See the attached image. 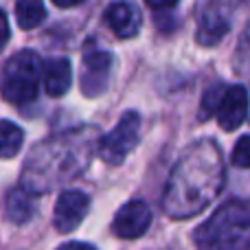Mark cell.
<instances>
[{
  "label": "cell",
  "mask_w": 250,
  "mask_h": 250,
  "mask_svg": "<svg viewBox=\"0 0 250 250\" xmlns=\"http://www.w3.org/2000/svg\"><path fill=\"white\" fill-rule=\"evenodd\" d=\"M224 158L220 145L200 141L176 163L165 187L163 208L173 220L198 215L220 195L224 187Z\"/></svg>",
  "instance_id": "obj_1"
},
{
  "label": "cell",
  "mask_w": 250,
  "mask_h": 250,
  "mask_svg": "<svg viewBox=\"0 0 250 250\" xmlns=\"http://www.w3.org/2000/svg\"><path fill=\"white\" fill-rule=\"evenodd\" d=\"M92 147L95 134L86 127L48 138L26 158L22 187L33 193H46L53 187L79 176L88 167Z\"/></svg>",
  "instance_id": "obj_2"
},
{
  "label": "cell",
  "mask_w": 250,
  "mask_h": 250,
  "mask_svg": "<svg viewBox=\"0 0 250 250\" xmlns=\"http://www.w3.org/2000/svg\"><path fill=\"white\" fill-rule=\"evenodd\" d=\"M198 250H250V202L230 200L195 229Z\"/></svg>",
  "instance_id": "obj_3"
},
{
  "label": "cell",
  "mask_w": 250,
  "mask_h": 250,
  "mask_svg": "<svg viewBox=\"0 0 250 250\" xmlns=\"http://www.w3.org/2000/svg\"><path fill=\"white\" fill-rule=\"evenodd\" d=\"M44 77V64L33 51H20L4 64L0 90L9 104L24 105L38 97L40 82Z\"/></svg>",
  "instance_id": "obj_4"
},
{
  "label": "cell",
  "mask_w": 250,
  "mask_h": 250,
  "mask_svg": "<svg viewBox=\"0 0 250 250\" xmlns=\"http://www.w3.org/2000/svg\"><path fill=\"white\" fill-rule=\"evenodd\" d=\"M138 136H141V117H138V112L129 110L119 119L112 132L99 138V143H97L99 156L108 165H121L129 156V151L136 147Z\"/></svg>",
  "instance_id": "obj_5"
},
{
  "label": "cell",
  "mask_w": 250,
  "mask_h": 250,
  "mask_svg": "<svg viewBox=\"0 0 250 250\" xmlns=\"http://www.w3.org/2000/svg\"><path fill=\"white\" fill-rule=\"evenodd\" d=\"M151 226V208L143 200H132L117 211L112 222V233L121 239H136Z\"/></svg>",
  "instance_id": "obj_6"
},
{
  "label": "cell",
  "mask_w": 250,
  "mask_h": 250,
  "mask_svg": "<svg viewBox=\"0 0 250 250\" xmlns=\"http://www.w3.org/2000/svg\"><path fill=\"white\" fill-rule=\"evenodd\" d=\"M88 208H90V198L83 191H77V189L64 191L55 204L53 224H55V229L60 233H73L83 222Z\"/></svg>",
  "instance_id": "obj_7"
},
{
  "label": "cell",
  "mask_w": 250,
  "mask_h": 250,
  "mask_svg": "<svg viewBox=\"0 0 250 250\" xmlns=\"http://www.w3.org/2000/svg\"><path fill=\"white\" fill-rule=\"evenodd\" d=\"M248 105H250V99H248L246 88L244 86L226 88L224 97H222V104L215 112L220 127L224 129V132H233V129H237L239 125L246 121Z\"/></svg>",
  "instance_id": "obj_8"
},
{
  "label": "cell",
  "mask_w": 250,
  "mask_h": 250,
  "mask_svg": "<svg viewBox=\"0 0 250 250\" xmlns=\"http://www.w3.org/2000/svg\"><path fill=\"white\" fill-rule=\"evenodd\" d=\"M110 66H112V57L105 51L88 53L83 57V77H82L83 95L97 97L99 92L105 90L110 77Z\"/></svg>",
  "instance_id": "obj_9"
},
{
  "label": "cell",
  "mask_w": 250,
  "mask_h": 250,
  "mask_svg": "<svg viewBox=\"0 0 250 250\" xmlns=\"http://www.w3.org/2000/svg\"><path fill=\"white\" fill-rule=\"evenodd\" d=\"M226 33H229L226 13L222 11V7L217 2L208 4L202 11V20H200V29H198V42L202 46H215Z\"/></svg>",
  "instance_id": "obj_10"
},
{
  "label": "cell",
  "mask_w": 250,
  "mask_h": 250,
  "mask_svg": "<svg viewBox=\"0 0 250 250\" xmlns=\"http://www.w3.org/2000/svg\"><path fill=\"white\" fill-rule=\"evenodd\" d=\"M105 22L119 38H134L141 31V13L129 2H114L105 11Z\"/></svg>",
  "instance_id": "obj_11"
},
{
  "label": "cell",
  "mask_w": 250,
  "mask_h": 250,
  "mask_svg": "<svg viewBox=\"0 0 250 250\" xmlns=\"http://www.w3.org/2000/svg\"><path fill=\"white\" fill-rule=\"evenodd\" d=\"M44 88L51 97H62L68 92L70 82H73V68L66 57H55L44 66Z\"/></svg>",
  "instance_id": "obj_12"
},
{
  "label": "cell",
  "mask_w": 250,
  "mask_h": 250,
  "mask_svg": "<svg viewBox=\"0 0 250 250\" xmlns=\"http://www.w3.org/2000/svg\"><path fill=\"white\" fill-rule=\"evenodd\" d=\"M4 208H7L9 222H13V224H24V222H29L31 217L35 215V211H38V200H35L33 191L24 189V187L20 185L18 189L9 191Z\"/></svg>",
  "instance_id": "obj_13"
},
{
  "label": "cell",
  "mask_w": 250,
  "mask_h": 250,
  "mask_svg": "<svg viewBox=\"0 0 250 250\" xmlns=\"http://www.w3.org/2000/svg\"><path fill=\"white\" fill-rule=\"evenodd\" d=\"M46 18V7L42 0H18L16 2V20L22 29H35Z\"/></svg>",
  "instance_id": "obj_14"
},
{
  "label": "cell",
  "mask_w": 250,
  "mask_h": 250,
  "mask_svg": "<svg viewBox=\"0 0 250 250\" xmlns=\"http://www.w3.org/2000/svg\"><path fill=\"white\" fill-rule=\"evenodd\" d=\"M24 143V132L11 121H0V158H13Z\"/></svg>",
  "instance_id": "obj_15"
},
{
  "label": "cell",
  "mask_w": 250,
  "mask_h": 250,
  "mask_svg": "<svg viewBox=\"0 0 250 250\" xmlns=\"http://www.w3.org/2000/svg\"><path fill=\"white\" fill-rule=\"evenodd\" d=\"M224 92H226L224 83H215V86H211L207 92H204L202 108H200V119H202V121H207L208 117H213V114L217 112V108H220V104H222V97H224Z\"/></svg>",
  "instance_id": "obj_16"
},
{
  "label": "cell",
  "mask_w": 250,
  "mask_h": 250,
  "mask_svg": "<svg viewBox=\"0 0 250 250\" xmlns=\"http://www.w3.org/2000/svg\"><path fill=\"white\" fill-rule=\"evenodd\" d=\"M233 165L239 169H250V136H242L233 147Z\"/></svg>",
  "instance_id": "obj_17"
},
{
  "label": "cell",
  "mask_w": 250,
  "mask_h": 250,
  "mask_svg": "<svg viewBox=\"0 0 250 250\" xmlns=\"http://www.w3.org/2000/svg\"><path fill=\"white\" fill-rule=\"evenodd\" d=\"M7 40H9V20H7V16L0 11V48L7 44Z\"/></svg>",
  "instance_id": "obj_18"
},
{
  "label": "cell",
  "mask_w": 250,
  "mask_h": 250,
  "mask_svg": "<svg viewBox=\"0 0 250 250\" xmlns=\"http://www.w3.org/2000/svg\"><path fill=\"white\" fill-rule=\"evenodd\" d=\"M147 4H149L151 9H158V11H163V9H171L178 4V0H145Z\"/></svg>",
  "instance_id": "obj_19"
},
{
  "label": "cell",
  "mask_w": 250,
  "mask_h": 250,
  "mask_svg": "<svg viewBox=\"0 0 250 250\" xmlns=\"http://www.w3.org/2000/svg\"><path fill=\"white\" fill-rule=\"evenodd\" d=\"M57 250H97L90 244H83V242H68V244H62Z\"/></svg>",
  "instance_id": "obj_20"
},
{
  "label": "cell",
  "mask_w": 250,
  "mask_h": 250,
  "mask_svg": "<svg viewBox=\"0 0 250 250\" xmlns=\"http://www.w3.org/2000/svg\"><path fill=\"white\" fill-rule=\"evenodd\" d=\"M53 2H55L57 7H62V9H70V7H77V4H82L83 0H53Z\"/></svg>",
  "instance_id": "obj_21"
}]
</instances>
